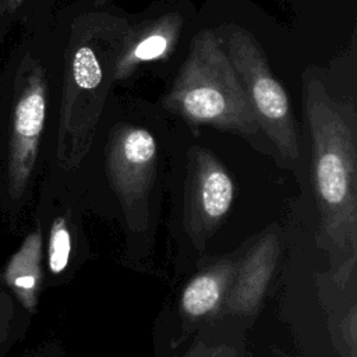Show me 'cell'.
Returning a JSON list of instances; mask_svg holds the SVG:
<instances>
[{"instance_id": "1", "label": "cell", "mask_w": 357, "mask_h": 357, "mask_svg": "<svg viewBox=\"0 0 357 357\" xmlns=\"http://www.w3.org/2000/svg\"><path fill=\"white\" fill-rule=\"evenodd\" d=\"M305 116L312 137V178L321 238L336 280L354 265L357 240L354 110L329 96L317 77L304 79Z\"/></svg>"}, {"instance_id": "2", "label": "cell", "mask_w": 357, "mask_h": 357, "mask_svg": "<svg viewBox=\"0 0 357 357\" xmlns=\"http://www.w3.org/2000/svg\"><path fill=\"white\" fill-rule=\"evenodd\" d=\"M128 31L124 20L106 14L79 17L71 26L57 137V158L67 169L75 167L91 146Z\"/></svg>"}, {"instance_id": "3", "label": "cell", "mask_w": 357, "mask_h": 357, "mask_svg": "<svg viewBox=\"0 0 357 357\" xmlns=\"http://www.w3.org/2000/svg\"><path fill=\"white\" fill-rule=\"evenodd\" d=\"M165 107L187 121L209 124L241 135L258 132L254 107L213 31H199L163 99Z\"/></svg>"}, {"instance_id": "4", "label": "cell", "mask_w": 357, "mask_h": 357, "mask_svg": "<svg viewBox=\"0 0 357 357\" xmlns=\"http://www.w3.org/2000/svg\"><path fill=\"white\" fill-rule=\"evenodd\" d=\"M223 31L222 46L254 107L259 128L287 159H296L298 144L290 102L273 77L261 46L240 26L229 25Z\"/></svg>"}, {"instance_id": "5", "label": "cell", "mask_w": 357, "mask_h": 357, "mask_svg": "<svg viewBox=\"0 0 357 357\" xmlns=\"http://www.w3.org/2000/svg\"><path fill=\"white\" fill-rule=\"evenodd\" d=\"M46 106V71L36 59L26 54L15 77L11 113L8 178L10 190L14 197L21 195L33 170L45 127Z\"/></svg>"}, {"instance_id": "6", "label": "cell", "mask_w": 357, "mask_h": 357, "mask_svg": "<svg viewBox=\"0 0 357 357\" xmlns=\"http://www.w3.org/2000/svg\"><path fill=\"white\" fill-rule=\"evenodd\" d=\"M153 135L135 126L119 127L107 146V172L112 185L130 218L146 208L156 165Z\"/></svg>"}, {"instance_id": "7", "label": "cell", "mask_w": 357, "mask_h": 357, "mask_svg": "<svg viewBox=\"0 0 357 357\" xmlns=\"http://www.w3.org/2000/svg\"><path fill=\"white\" fill-rule=\"evenodd\" d=\"M181 26V15L170 13L130 29L114 64V81L126 79L142 63L166 57L176 46Z\"/></svg>"}, {"instance_id": "8", "label": "cell", "mask_w": 357, "mask_h": 357, "mask_svg": "<svg viewBox=\"0 0 357 357\" xmlns=\"http://www.w3.org/2000/svg\"><path fill=\"white\" fill-rule=\"evenodd\" d=\"M194 162L192 216L201 226L212 227L230 209L234 184L225 167L208 151L195 149Z\"/></svg>"}, {"instance_id": "9", "label": "cell", "mask_w": 357, "mask_h": 357, "mask_svg": "<svg viewBox=\"0 0 357 357\" xmlns=\"http://www.w3.org/2000/svg\"><path fill=\"white\" fill-rule=\"evenodd\" d=\"M40 258L42 237L40 233L35 230L26 236L20 250L11 257L4 272L6 283L29 311H35L38 303L42 279Z\"/></svg>"}, {"instance_id": "10", "label": "cell", "mask_w": 357, "mask_h": 357, "mask_svg": "<svg viewBox=\"0 0 357 357\" xmlns=\"http://www.w3.org/2000/svg\"><path fill=\"white\" fill-rule=\"evenodd\" d=\"M230 273V266L225 265L195 276L183 291V310L191 317H201L211 312L220 301Z\"/></svg>"}, {"instance_id": "11", "label": "cell", "mask_w": 357, "mask_h": 357, "mask_svg": "<svg viewBox=\"0 0 357 357\" xmlns=\"http://www.w3.org/2000/svg\"><path fill=\"white\" fill-rule=\"evenodd\" d=\"M71 237L67 223L63 218H57L50 229L47 247V265L52 273H61L70 259Z\"/></svg>"}, {"instance_id": "12", "label": "cell", "mask_w": 357, "mask_h": 357, "mask_svg": "<svg viewBox=\"0 0 357 357\" xmlns=\"http://www.w3.org/2000/svg\"><path fill=\"white\" fill-rule=\"evenodd\" d=\"M258 262H257V255L254 257V259L251 261L250 268L245 269V275H243V278H251V282L247 283L245 286H243L241 289H238V301H241L243 296L247 294L244 297V300H247L250 304H252L255 301V291L257 296L259 294V287H264L262 283H259L258 280H264L266 282V279H269V264H271V257L269 252H258ZM243 300V301H244Z\"/></svg>"}, {"instance_id": "13", "label": "cell", "mask_w": 357, "mask_h": 357, "mask_svg": "<svg viewBox=\"0 0 357 357\" xmlns=\"http://www.w3.org/2000/svg\"><path fill=\"white\" fill-rule=\"evenodd\" d=\"M11 303L8 298L4 297V294H0V346L3 344V342L6 340V335H7V325L10 321V308Z\"/></svg>"}, {"instance_id": "14", "label": "cell", "mask_w": 357, "mask_h": 357, "mask_svg": "<svg viewBox=\"0 0 357 357\" xmlns=\"http://www.w3.org/2000/svg\"><path fill=\"white\" fill-rule=\"evenodd\" d=\"M26 0H0V22L7 21L11 15H15Z\"/></svg>"}]
</instances>
